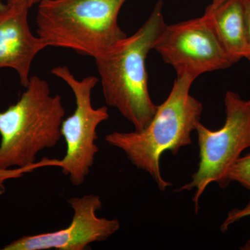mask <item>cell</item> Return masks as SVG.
Instances as JSON below:
<instances>
[{
	"mask_svg": "<svg viewBox=\"0 0 250 250\" xmlns=\"http://www.w3.org/2000/svg\"><path fill=\"white\" fill-rule=\"evenodd\" d=\"M6 5H7V4H4V3L1 1V0H0V10L5 9V8L6 7Z\"/></svg>",
	"mask_w": 250,
	"mask_h": 250,
	"instance_id": "e0dca14e",
	"label": "cell"
},
{
	"mask_svg": "<svg viewBox=\"0 0 250 250\" xmlns=\"http://www.w3.org/2000/svg\"><path fill=\"white\" fill-rule=\"evenodd\" d=\"M250 216V200L246 207L242 208H233L228 213V217L220 226L222 232H226L232 224L242 219Z\"/></svg>",
	"mask_w": 250,
	"mask_h": 250,
	"instance_id": "7c38bea8",
	"label": "cell"
},
{
	"mask_svg": "<svg viewBox=\"0 0 250 250\" xmlns=\"http://www.w3.org/2000/svg\"><path fill=\"white\" fill-rule=\"evenodd\" d=\"M44 0H7V3L24 5L30 9L34 5H39Z\"/></svg>",
	"mask_w": 250,
	"mask_h": 250,
	"instance_id": "5bb4252c",
	"label": "cell"
},
{
	"mask_svg": "<svg viewBox=\"0 0 250 250\" xmlns=\"http://www.w3.org/2000/svg\"><path fill=\"white\" fill-rule=\"evenodd\" d=\"M240 249L241 250H250V240H248V241L245 243L244 246L241 247Z\"/></svg>",
	"mask_w": 250,
	"mask_h": 250,
	"instance_id": "2e32d148",
	"label": "cell"
},
{
	"mask_svg": "<svg viewBox=\"0 0 250 250\" xmlns=\"http://www.w3.org/2000/svg\"><path fill=\"white\" fill-rule=\"evenodd\" d=\"M195 80L188 75L177 76L168 97L144 129L113 131L104 138L108 145L123 151L133 165L149 174L161 191L172 186L161 173V156L167 151L178 154L191 144L192 132L200 123L203 106L190 94Z\"/></svg>",
	"mask_w": 250,
	"mask_h": 250,
	"instance_id": "3957f363",
	"label": "cell"
},
{
	"mask_svg": "<svg viewBox=\"0 0 250 250\" xmlns=\"http://www.w3.org/2000/svg\"><path fill=\"white\" fill-rule=\"evenodd\" d=\"M245 29L247 43L246 59L250 61V0H244Z\"/></svg>",
	"mask_w": 250,
	"mask_h": 250,
	"instance_id": "4fadbf2b",
	"label": "cell"
},
{
	"mask_svg": "<svg viewBox=\"0 0 250 250\" xmlns=\"http://www.w3.org/2000/svg\"><path fill=\"white\" fill-rule=\"evenodd\" d=\"M51 72L70 87L75 96V109L72 115L64 118L61 128L66 144L65 156L61 160L43 158L31 166L30 172L49 166L61 167L70 182L75 187H80L89 174L99 152L97 129L109 118V113L106 106L95 108L92 104V91L98 84V77L88 76L78 80L68 67L61 65L54 67Z\"/></svg>",
	"mask_w": 250,
	"mask_h": 250,
	"instance_id": "5b68a950",
	"label": "cell"
},
{
	"mask_svg": "<svg viewBox=\"0 0 250 250\" xmlns=\"http://www.w3.org/2000/svg\"><path fill=\"white\" fill-rule=\"evenodd\" d=\"M0 10V69L9 68L18 74L25 88L30 80L34 59L47 47L29 26V8L22 4H9Z\"/></svg>",
	"mask_w": 250,
	"mask_h": 250,
	"instance_id": "9c48e42d",
	"label": "cell"
},
{
	"mask_svg": "<svg viewBox=\"0 0 250 250\" xmlns=\"http://www.w3.org/2000/svg\"><path fill=\"white\" fill-rule=\"evenodd\" d=\"M205 14L209 17L231 63L246 58L244 0H229L216 9L207 6Z\"/></svg>",
	"mask_w": 250,
	"mask_h": 250,
	"instance_id": "30bf717a",
	"label": "cell"
},
{
	"mask_svg": "<svg viewBox=\"0 0 250 250\" xmlns=\"http://www.w3.org/2000/svg\"><path fill=\"white\" fill-rule=\"evenodd\" d=\"M228 1H229V0H212L211 4L208 6H209L211 9H216V8L220 7L222 5L228 2Z\"/></svg>",
	"mask_w": 250,
	"mask_h": 250,
	"instance_id": "9a60e30c",
	"label": "cell"
},
{
	"mask_svg": "<svg viewBox=\"0 0 250 250\" xmlns=\"http://www.w3.org/2000/svg\"><path fill=\"white\" fill-rule=\"evenodd\" d=\"M65 115L62 97L37 76L30 77L16 103L0 111V195L6 177L30 172L39 153L58 144Z\"/></svg>",
	"mask_w": 250,
	"mask_h": 250,
	"instance_id": "6da1fadb",
	"label": "cell"
},
{
	"mask_svg": "<svg viewBox=\"0 0 250 250\" xmlns=\"http://www.w3.org/2000/svg\"><path fill=\"white\" fill-rule=\"evenodd\" d=\"M166 25L163 0H158L136 33L95 59L106 104L118 110L137 131L147 127L157 110L148 89L146 60Z\"/></svg>",
	"mask_w": 250,
	"mask_h": 250,
	"instance_id": "7a4b0ae2",
	"label": "cell"
},
{
	"mask_svg": "<svg viewBox=\"0 0 250 250\" xmlns=\"http://www.w3.org/2000/svg\"><path fill=\"white\" fill-rule=\"evenodd\" d=\"M73 210L71 223L52 232L20 237L3 247V250H84L93 243L103 242L121 228L118 219L100 218L103 208L99 195L89 194L69 199Z\"/></svg>",
	"mask_w": 250,
	"mask_h": 250,
	"instance_id": "ba28073f",
	"label": "cell"
},
{
	"mask_svg": "<svg viewBox=\"0 0 250 250\" xmlns=\"http://www.w3.org/2000/svg\"><path fill=\"white\" fill-rule=\"evenodd\" d=\"M127 0H44L36 34L47 47L70 49L94 59L126 37L118 16Z\"/></svg>",
	"mask_w": 250,
	"mask_h": 250,
	"instance_id": "277c9868",
	"label": "cell"
},
{
	"mask_svg": "<svg viewBox=\"0 0 250 250\" xmlns=\"http://www.w3.org/2000/svg\"><path fill=\"white\" fill-rule=\"evenodd\" d=\"M0 86H1V80H0Z\"/></svg>",
	"mask_w": 250,
	"mask_h": 250,
	"instance_id": "ac0fdd59",
	"label": "cell"
},
{
	"mask_svg": "<svg viewBox=\"0 0 250 250\" xmlns=\"http://www.w3.org/2000/svg\"><path fill=\"white\" fill-rule=\"evenodd\" d=\"M228 180L229 184L231 182H238L250 190V152L237 159L230 169Z\"/></svg>",
	"mask_w": 250,
	"mask_h": 250,
	"instance_id": "8fae6325",
	"label": "cell"
},
{
	"mask_svg": "<svg viewBox=\"0 0 250 250\" xmlns=\"http://www.w3.org/2000/svg\"><path fill=\"white\" fill-rule=\"evenodd\" d=\"M226 120L223 127L211 130L201 123L195 131L198 137L200 162L191 182L177 190L195 189L193 201L196 213L200 197L209 184L220 188L229 185V172L241 154L250 147V100H243L238 93L228 91L225 97Z\"/></svg>",
	"mask_w": 250,
	"mask_h": 250,
	"instance_id": "8992f818",
	"label": "cell"
},
{
	"mask_svg": "<svg viewBox=\"0 0 250 250\" xmlns=\"http://www.w3.org/2000/svg\"><path fill=\"white\" fill-rule=\"evenodd\" d=\"M154 49L174 67L177 76L188 75L196 80L205 72L233 65L205 14L185 22L166 24Z\"/></svg>",
	"mask_w": 250,
	"mask_h": 250,
	"instance_id": "52a82bcc",
	"label": "cell"
}]
</instances>
